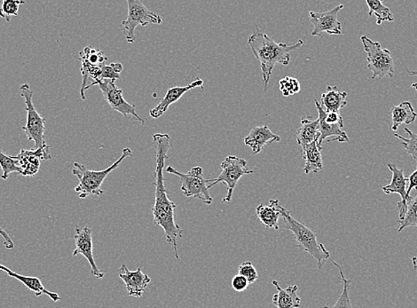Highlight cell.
Instances as JSON below:
<instances>
[{
	"label": "cell",
	"mask_w": 417,
	"mask_h": 308,
	"mask_svg": "<svg viewBox=\"0 0 417 308\" xmlns=\"http://www.w3.org/2000/svg\"><path fill=\"white\" fill-rule=\"evenodd\" d=\"M318 140L319 139H316L302 149L303 159L305 160V173H316L324 168L321 153L322 149L319 148Z\"/></svg>",
	"instance_id": "cb8c5ba5"
},
{
	"label": "cell",
	"mask_w": 417,
	"mask_h": 308,
	"mask_svg": "<svg viewBox=\"0 0 417 308\" xmlns=\"http://www.w3.org/2000/svg\"><path fill=\"white\" fill-rule=\"evenodd\" d=\"M21 0H5L0 8V18L6 22L11 21V16H18L20 6L25 4Z\"/></svg>",
	"instance_id": "1f68e13d"
},
{
	"label": "cell",
	"mask_w": 417,
	"mask_h": 308,
	"mask_svg": "<svg viewBox=\"0 0 417 308\" xmlns=\"http://www.w3.org/2000/svg\"><path fill=\"white\" fill-rule=\"evenodd\" d=\"M248 45L256 59L260 62L262 80H263L265 91H267L275 65H290L291 53L300 48L304 45V41L299 39L297 43L291 46L284 43H277L258 29L249 38Z\"/></svg>",
	"instance_id": "7a4b0ae2"
},
{
	"label": "cell",
	"mask_w": 417,
	"mask_h": 308,
	"mask_svg": "<svg viewBox=\"0 0 417 308\" xmlns=\"http://www.w3.org/2000/svg\"><path fill=\"white\" fill-rule=\"evenodd\" d=\"M412 263H413V269H417V257L416 256H413L412 257Z\"/></svg>",
	"instance_id": "ab89813d"
},
{
	"label": "cell",
	"mask_w": 417,
	"mask_h": 308,
	"mask_svg": "<svg viewBox=\"0 0 417 308\" xmlns=\"http://www.w3.org/2000/svg\"><path fill=\"white\" fill-rule=\"evenodd\" d=\"M127 19L121 23L120 28L128 43L135 41V31L138 26L161 25L162 18L150 11L140 0H128Z\"/></svg>",
	"instance_id": "5b68a950"
},
{
	"label": "cell",
	"mask_w": 417,
	"mask_h": 308,
	"mask_svg": "<svg viewBox=\"0 0 417 308\" xmlns=\"http://www.w3.org/2000/svg\"><path fill=\"white\" fill-rule=\"evenodd\" d=\"M348 93L341 92L336 86H328L326 92L322 93V107L326 113H339L340 109L348 105Z\"/></svg>",
	"instance_id": "7402d4cb"
},
{
	"label": "cell",
	"mask_w": 417,
	"mask_h": 308,
	"mask_svg": "<svg viewBox=\"0 0 417 308\" xmlns=\"http://www.w3.org/2000/svg\"><path fill=\"white\" fill-rule=\"evenodd\" d=\"M166 170L168 173L179 177L181 182V192L187 199L194 197L208 206L213 203V197L208 192V189H210L208 187V180L205 179L201 167H194L187 173H180L173 166H168Z\"/></svg>",
	"instance_id": "8992f818"
},
{
	"label": "cell",
	"mask_w": 417,
	"mask_h": 308,
	"mask_svg": "<svg viewBox=\"0 0 417 308\" xmlns=\"http://www.w3.org/2000/svg\"><path fill=\"white\" fill-rule=\"evenodd\" d=\"M388 167L392 173V182L389 185L383 187L382 190L386 195L399 194L400 197H402V201L397 203V210L399 212L398 220H400L405 216L406 203H408V199H406V183L409 182V177H406L404 170L398 168L395 163H388Z\"/></svg>",
	"instance_id": "5bb4252c"
},
{
	"label": "cell",
	"mask_w": 417,
	"mask_h": 308,
	"mask_svg": "<svg viewBox=\"0 0 417 308\" xmlns=\"http://www.w3.org/2000/svg\"><path fill=\"white\" fill-rule=\"evenodd\" d=\"M197 87L204 89L203 79L197 78L194 82L190 83V85L175 86L173 88H170L168 90L166 96L158 103V105L150 110V116L154 119H159L160 116H162L167 112L171 105H173V103L177 102L178 100L183 98L185 93L190 91L192 89L197 88Z\"/></svg>",
	"instance_id": "2e32d148"
},
{
	"label": "cell",
	"mask_w": 417,
	"mask_h": 308,
	"mask_svg": "<svg viewBox=\"0 0 417 308\" xmlns=\"http://www.w3.org/2000/svg\"><path fill=\"white\" fill-rule=\"evenodd\" d=\"M153 147L156 150V182H154V203L152 208L154 225L162 227L166 243L171 244L175 257L180 260L178 241L183 239V230L175 222L174 210L176 204L169 199L166 187L164 172L168 152L171 149V138L167 133H154Z\"/></svg>",
	"instance_id": "6da1fadb"
},
{
	"label": "cell",
	"mask_w": 417,
	"mask_h": 308,
	"mask_svg": "<svg viewBox=\"0 0 417 308\" xmlns=\"http://www.w3.org/2000/svg\"><path fill=\"white\" fill-rule=\"evenodd\" d=\"M282 217L284 219V229L293 234V239L297 242V247L301 250L310 254L317 261L319 269L324 266V261L328 260L331 253L322 243H319L315 231L309 229L304 224L299 222L291 216L290 210L284 209Z\"/></svg>",
	"instance_id": "277c9868"
},
{
	"label": "cell",
	"mask_w": 417,
	"mask_h": 308,
	"mask_svg": "<svg viewBox=\"0 0 417 308\" xmlns=\"http://www.w3.org/2000/svg\"><path fill=\"white\" fill-rule=\"evenodd\" d=\"M315 103L319 114V138L318 140V145L319 148L322 149V143H324L326 139L331 136H336V138L329 140L328 142H348V136L346 135V133L342 130L344 126L338 125V123H336V125H331V123L326 122V114L327 113L325 112V110L322 108V105H319L317 100H315Z\"/></svg>",
	"instance_id": "e0dca14e"
},
{
	"label": "cell",
	"mask_w": 417,
	"mask_h": 308,
	"mask_svg": "<svg viewBox=\"0 0 417 308\" xmlns=\"http://www.w3.org/2000/svg\"><path fill=\"white\" fill-rule=\"evenodd\" d=\"M132 149H124L122 156L109 168L102 170H93L86 168L79 163H74L72 174L79 180V184L75 187V192L79 194L80 199H86L91 196H102V185L110 173L116 170L128 156H132Z\"/></svg>",
	"instance_id": "3957f363"
},
{
	"label": "cell",
	"mask_w": 417,
	"mask_h": 308,
	"mask_svg": "<svg viewBox=\"0 0 417 308\" xmlns=\"http://www.w3.org/2000/svg\"><path fill=\"white\" fill-rule=\"evenodd\" d=\"M284 207L277 199H271L267 206L260 204L256 208L258 219L267 229H279V219L282 217Z\"/></svg>",
	"instance_id": "d6986e66"
},
{
	"label": "cell",
	"mask_w": 417,
	"mask_h": 308,
	"mask_svg": "<svg viewBox=\"0 0 417 308\" xmlns=\"http://www.w3.org/2000/svg\"><path fill=\"white\" fill-rule=\"evenodd\" d=\"M98 85L102 91L104 98H105L107 105L110 108L115 110L123 115L126 119L128 116H132L140 122L141 125H144V119L138 115L136 112L135 106L130 105L124 100L123 96V90L119 88L116 86L115 80H100V81L91 83L89 86H86V90L89 89L90 87Z\"/></svg>",
	"instance_id": "30bf717a"
},
{
	"label": "cell",
	"mask_w": 417,
	"mask_h": 308,
	"mask_svg": "<svg viewBox=\"0 0 417 308\" xmlns=\"http://www.w3.org/2000/svg\"><path fill=\"white\" fill-rule=\"evenodd\" d=\"M412 87L413 88H415L416 91L417 92V83H412Z\"/></svg>",
	"instance_id": "b9f144b4"
},
{
	"label": "cell",
	"mask_w": 417,
	"mask_h": 308,
	"mask_svg": "<svg viewBox=\"0 0 417 308\" xmlns=\"http://www.w3.org/2000/svg\"><path fill=\"white\" fill-rule=\"evenodd\" d=\"M27 308H29V307H27Z\"/></svg>",
	"instance_id": "7bdbcfd3"
},
{
	"label": "cell",
	"mask_w": 417,
	"mask_h": 308,
	"mask_svg": "<svg viewBox=\"0 0 417 308\" xmlns=\"http://www.w3.org/2000/svg\"><path fill=\"white\" fill-rule=\"evenodd\" d=\"M281 137L272 133L267 125L256 126L244 138V144L250 147L252 153L258 154L262 152L265 146L272 142H280Z\"/></svg>",
	"instance_id": "ac0fdd59"
},
{
	"label": "cell",
	"mask_w": 417,
	"mask_h": 308,
	"mask_svg": "<svg viewBox=\"0 0 417 308\" xmlns=\"http://www.w3.org/2000/svg\"><path fill=\"white\" fill-rule=\"evenodd\" d=\"M119 271L120 279L126 284L128 295L135 297H143L151 282V278L143 272L141 267L135 271H131L123 264Z\"/></svg>",
	"instance_id": "9a60e30c"
},
{
	"label": "cell",
	"mask_w": 417,
	"mask_h": 308,
	"mask_svg": "<svg viewBox=\"0 0 417 308\" xmlns=\"http://www.w3.org/2000/svg\"><path fill=\"white\" fill-rule=\"evenodd\" d=\"M297 142L301 149H305L309 144L319 138V119H312V116L303 117L300 128L296 133Z\"/></svg>",
	"instance_id": "603a6c76"
},
{
	"label": "cell",
	"mask_w": 417,
	"mask_h": 308,
	"mask_svg": "<svg viewBox=\"0 0 417 308\" xmlns=\"http://www.w3.org/2000/svg\"><path fill=\"white\" fill-rule=\"evenodd\" d=\"M409 75L417 76V70H411V72H409Z\"/></svg>",
	"instance_id": "60d3db41"
},
{
	"label": "cell",
	"mask_w": 417,
	"mask_h": 308,
	"mask_svg": "<svg viewBox=\"0 0 417 308\" xmlns=\"http://www.w3.org/2000/svg\"><path fill=\"white\" fill-rule=\"evenodd\" d=\"M363 48L366 53L368 69L373 73L372 79H382L388 76H395V63L391 52L388 49H383L379 42H374L366 36L361 38Z\"/></svg>",
	"instance_id": "52a82bcc"
},
{
	"label": "cell",
	"mask_w": 417,
	"mask_h": 308,
	"mask_svg": "<svg viewBox=\"0 0 417 308\" xmlns=\"http://www.w3.org/2000/svg\"><path fill=\"white\" fill-rule=\"evenodd\" d=\"M79 59L86 60L93 66H102L107 60V57L99 49H93L87 46L79 53Z\"/></svg>",
	"instance_id": "f546056e"
},
{
	"label": "cell",
	"mask_w": 417,
	"mask_h": 308,
	"mask_svg": "<svg viewBox=\"0 0 417 308\" xmlns=\"http://www.w3.org/2000/svg\"><path fill=\"white\" fill-rule=\"evenodd\" d=\"M392 119V130H398L399 126L402 123L410 125L415 122L417 114L413 109L411 102H403L398 106L392 107L391 109Z\"/></svg>",
	"instance_id": "d4e9b609"
},
{
	"label": "cell",
	"mask_w": 417,
	"mask_h": 308,
	"mask_svg": "<svg viewBox=\"0 0 417 308\" xmlns=\"http://www.w3.org/2000/svg\"><path fill=\"white\" fill-rule=\"evenodd\" d=\"M49 146H44L38 149H21L18 156L19 174L25 177H33L39 173L40 162L51 159Z\"/></svg>",
	"instance_id": "4fadbf2b"
},
{
	"label": "cell",
	"mask_w": 417,
	"mask_h": 308,
	"mask_svg": "<svg viewBox=\"0 0 417 308\" xmlns=\"http://www.w3.org/2000/svg\"><path fill=\"white\" fill-rule=\"evenodd\" d=\"M366 4L369 8V16L374 15L376 18V25H381L383 22H393V15L388 6L383 5L380 0H366Z\"/></svg>",
	"instance_id": "484cf974"
},
{
	"label": "cell",
	"mask_w": 417,
	"mask_h": 308,
	"mask_svg": "<svg viewBox=\"0 0 417 308\" xmlns=\"http://www.w3.org/2000/svg\"><path fill=\"white\" fill-rule=\"evenodd\" d=\"M282 95L288 97L298 93L301 90V85L298 80L291 76H286L279 82Z\"/></svg>",
	"instance_id": "d6a6232c"
},
{
	"label": "cell",
	"mask_w": 417,
	"mask_h": 308,
	"mask_svg": "<svg viewBox=\"0 0 417 308\" xmlns=\"http://www.w3.org/2000/svg\"><path fill=\"white\" fill-rule=\"evenodd\" d=\"M331 262L334 264L339 270L343 283V290L335 304H333L331 307L324 306L322 308H354L352 306L351 299H350L349 297L350 284H351L352 281L346 279L340 266H338V264L336 263L335 260H331Z\"/></svg>",
	"instance_id": "4316f807"
},
{
	"label": "cell",
	"mask_w": 417,
	"mask_h": 308,
	"mask_svg": "<svg viewBox=\"0 0 417 308\" xmlns=\"http://www.w3.org/2000/svg\"><path fill=\"white\" fill-rule=\"evenodd\" d=\"M0 270L8 274V276L15 278V279L18 280L20 282L25 284L29 290L35 293L36 297H39L42 296L43 294H46V295L50 297V299H51L53 302H57V301L60 300L59 294L51 293V291L46 290V288L44 287L41 280L38 277L22 276V274L13 272V270L4 265H1V264H0Z\"/></svg>",
	"instance_id": "ffe728a7"
},
{
	"label": "cell",
	"mask_w": 417,
	"mask_h": 308,
	"mask_svg": "<svg viewBox=\"0 0 417 308\" xmlns=\"http://www.w3.org/2000/svg\"><path fill=\"white\" fill-rule=\"evenodd\" d=\"M221 173L217 178L208 180V189L217 185L218 183L224 182L227 186V196L222 199V203L231 202L232 197H233L234 190L235 186L237 185L239 180L241 177L247 175V174H252L254 170H251L248 167V162L241 157L237 156H228L221 163Z\"/></svg>",
	"instance_id": "ba28073f"
},
{
	"label": "cell",
	"mask_w": 417,
	"mask_h": 308,
	"mask_svg": "<svg viewBox=\"0 0 417 308\" xmlns=\"http://www.w3.org/2000/svg\"><path fill=\"white\" fill-rule=\"evenodd\" d=\"M21 96L25 98L26 112H27V122L26 126H23L27 138L29 142H34V149L42 148L46 146L45 130H46V119L40 116L38 110L36 109L34 105H33V92L30 89L28 83H23L21 87Z\"/></svg>",
	"instance_id": "9c48e42d"
},
{
	"label": "cell",
	"mask_w": 417,
	"mask_h": 308,
	"mask_svg": "<svg viewBox=\"0 0 417 308\" xmlns=\"http://www.w3.org/2000/svg\"><path fill=\"white\" fill-rule=\"evenodd\" d=\"M0 236L4 239V246L6 249L12 250L13 247H15V243H13L11 237L9 236V234L6 232L2 227H0Z\"/></svg>",
	"instance_id": "f35d334b"
},
{
	"label": "cell",
	"mask_w": 417,
	"mask_h": 308,
	"mask_svg": "<svg viewBox=\"0 0 417 308\" xmlns=\"http://www.w3.org/2000/svg\"><path fill=\"white\" fill-rule=\"evenodd\" d=\"M325 119L326 122H327L328 123H331V125H336V123H338V125L344 126V119H343V117L340 115V112L327 113L326 114Z\"/></svg>",
	"instance_id": "8d00e7d4"
},
{
	"label": "cell",
	"mask_w": 417,
	"mask_h": 308,
	"mask_svg": "<svg viewBox=\"0 0 417 308\" xmlns=\"http://www.w3.org/2000/svg\"><path fill=\"white\" fill-rule=\"evenodd\" d=\"M343 8L344 5H339L328 12L309 13V21L315 28L312 36H322L324 32L329 35H341L342 25L338 21V16Z\"/></svg>",
	"instance_id": "8fae6325"
},
{
	"label": "cell",
	"mask_w": 417,
	"mask_h": 308,
	"mask_svg": "<svg viewBox=\"0 0 417 308\" xmlns=\"http://www.w3.org/2000/svg\"><path fill=\"white\" fill-rule=\"evenodd\" d=\"M409 187L406 189V199H408V202L410 199H411V196H410V192L413 189H416L417 192V168L416 169L415 172H413L411 175L409 177Z\"/></svg>",
	"instance_id": "74e56055"
},
{
	"label": "cell",
	"mask_w": 417,
	"mask_h": 308,
	"mask_svg": "<svg viewBox=\"0 0 417 308\" xmlns=\"http://www.w3.org/2000/svg\"><path fill=\"white\" fill-rule=\"evenodd\" d=\"M74 239H75L76 249L74 250L72 255L76 257L81 254L88 260L91 266V274L93 276L98 278V279H102L105 276V273L99 269L95 260H94L92 230L88 227L80 229L79 226H76Z\"/></svg>",
	"instance_id": "7c38bea8"
},
{
	"label": "cell",
	"mask_w": 417,
	"mask_h": 308,
	"mask_svg": "<svg viewBox=\"0 0 417 308\" xmlns=\"http://www.w3.org/2000/svg\"><path fill=\"white\" fill-rule=\"evenodd\" d=\"M0 166L3 172L1 175L3 180H8L10 174L13 173H19L18 157L6 155L1 149H0Z\"/></svg>",
	"instance_id": "f1b7e54d"
},
{
	"label": "cell",
	"mask_w": 417,
	"mask_h": 308,
	"mask_svg": "<svg viewBox=\"0 0 417 308\" xmlns=\"http://www.w3.org/2000/svg\"><path fill=\"white\" fill-rule=\"evenodd\" d=\"M397 223L399 224V233L404 230L406 227H417V194L415 197H411V199L406 203L405 216L402 220H397Z\"/></svg>",
	"instance_id": "83f0119b"
},
{
	"label": "cell",
	"mask_w": 417,
	"mask_h": 308,
	"mask_svg": "<svg viewBox=\"0 0 417 308\" xmlns=\"http://www.w3.org/2000/svg\"><path fill=\"white\" fill-rule=\"evenodd\" d=\"M123 72V65L121 63H111L110 65H102L100 70L99 79L100 80H116L120 78V73ZM95 81V82H97Z\"/></svg>",
	"instance_id": "836d02e7"
},
{
	"label": "cell",
	"mask_w": 417,
	"mask_h": 308,
	"mask_svg": "<svg viewBox=\"0 0 417 308\" xmlns=\"http://www.w3.org/2000/svg\"><path fill=\"white\" fill-rule=\"evenodd\" d=\"M232 288L237 293H241L247 289L248 286H250L246 278L237 274L233 277L231 282Z\"/></svg>",
	"instance_id": "d590c367"
},
{
	"label": "cell",
	"mask_w": 417,
	"mask_h": 308,
	"mask_svg": "<svg viewBox=\"0 0 417 308\" xmlns=\"http://www.w3.org/2000/svg\"><path fill=\"white\" fill-rule=\"evenodd\" d=\"M404 130L408 133V138H405V137H402L398 133H395V136L402 140L403 148L405 149L406 152L409 156H412L413 160L416 161L417 163V133H413L409 128H404Z\"/></svg>",
	"instance_id": "4dcf8cb0"
},
{
	"label": "cell",
	"mask_w": 417,
	"mask_h": 308,
	"mask_svg": "<svg viewBox=\"0 0 417 308\" xmlns=\"http://www.w3.org/2000/svg\"><path fill=\"white\" fill-rule=\"evenodd\" d=\"M238 274L246 278L250 284L256 283L258 278V271L251 261H244L239 266Z\"/></svg>",
	"instance_id": "e575fe53"
},
{
	"label": "cell",
	"mask_w": 417,
	"mask_h": 308,
	"mask_svg": "<svg viewBox=\"0 0 417 308\" xmlns=\"http://www.w3.org/2000/svg\"><path fill=\"white\" fill-rule=\"evenodd\" d=\"M272 286L277 288V293L272 296V304L277 308H299L300 297L298 295V286H291L282 289L277 281H272Z\"/></svg>",
	"instance_id": "44dd1931"
}]
</instances>
